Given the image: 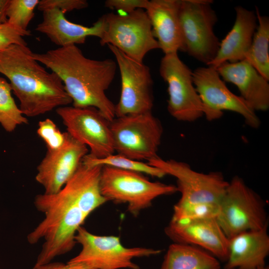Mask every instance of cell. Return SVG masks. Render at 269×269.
<instances>
[{
	"label": "cell",
	"instance_id": "30bf717a",
	"mask_svg": "<svg viewBox=\"0 0 269 269\" xmlns=\"http://www.w3.org/2000/svg\"><path fill=\"white\" fill-rule=\"evenodd\" d=\"M192 77L203 106V116L208 121L218 120L228 111L240 115L250 127H260L256 112L243 98L228 89L216 69L208 66L198 67L192 71Z\"/></svg>",
	"mask_w": 269,
	"mask_h": 269
},
{
	"label": "cell",
	"instance_id": "4fadbf2b",
	"mask_svg": "<svg viewBox=\"0 0 269 269\" xmlns=\"http://www.w3.org/2000/svg\"><path fill=\"white\" fill-rule=\"evenodd\" d=\"M107 45L115 57L121 75V91L119 101L115 105L116 117L151 112L153 80L149 68L114 46Z\"/></svg>",
	"mask_w": 269,
	"mask_h": 269
},
{
	"label": "cell",
	"instance_id": "7c38bea8",
	"mask_svg": "<svg viewBox=\"0 0 269 269\" xmlns=\"http://www.w3.org/2000/svg\"><path fill=\"white\" fill-rule=\"evenodd\" d=\"M147 163L176 179L181 197L177 203H212L219 205L229 182L218 171L204 173L193 169L187 163L164 159L158 156Z\"/></svg>",
	"mask_w": 269,
	"mask_h": 269
},
{
	"label": "cell",
	"instance_id": "5bb4252c",
	"mask_svg": "<svg viewBox=\"0 0 269 269\" xmlns=\"http://www.w3.org/2000/svg\"><path fill=\"white\" fill-rule=\"evenodd\" d=\"M56 111L67 132L89 148V155L102 158L115 153L110 122L96 108L66 106Z\"/></svg>",
	"mask_w": 269,
	"mask_h": 269
},
{
	"label": "cell",
	"instance_id": "7402d4cb",
	"mask_svg": "<svg viewBox=\"0 0 269 269\" xmlns=\"http://www.w3.org/2000/svg\"><path fill=\"white\" fill-rule=\"evenodd\" d=\"M219 260L194 246L174 243L169 246L160 269H220Z\"/></svg>",
	"mask_w": 269,
	"mask_h": 269
},
{
	"label": "cell",
	"instance_id": "52a82bcc",
	"mask_svg": "<svg viewBox=\"0 0 269 269\" xmlns=\"http://www.w3.org/2000/svg\"><path fill=\"white\" fill-rule=\"evenodd\" d=\"M115 152L136 160L157 156L163 129L152 112L115 117L110 123Z\"/></svg>",
	"mask_w": 269,
	"mask_h": 269
},
{
	"label": "cell",
	"instance_id": "83f0119b",
	"mask_svg": "<svg viewBox=\"0 0 269 269\" xmlns=\"http://www.w3.org/2000/svg\"><path fill=\"white\" fill-rule=\"evenodd\" d=\"M37 134L44 142L47 150L61 147L67 134V132H61L55 123L48 118L39 122Z\"/></svg>",
	"mask_w": 269,
	"mask_h": 269
},
{
	"label": "cell",
	"instance_id": "603a6c76",
	"mask_svg": "<svg viewBox=\"0 0 269 269\" xmlns=\"http://www.w3.org/2000/svg\"><path fill=\"white\" fill-rule=\"evenodd\" d=\"M258 26L245 60L269 81V18L262 15L257 7Z\"/></svg>",
	"mask_w": 269,
	"mask_h": 269
},
{
	"label": "cell",
	"instance_id": "1f68e13d",
	"mask_svg": "<svg viewBox=\"0 0 269 269\" xmlns=\"http://www.w3.org/2000/svg\"><path fill=\"white\" fill-rule=\"evenodd\" d=\"M33 269H95L88 266L80 264H71L67 262H49L36 267Z\"/></svg>",
	"mask_w": 269,
	"mask_h": 269
},
{
	"label": "cell",
	"instance_id": "6da1fadb",
	"mask_svg": "<svg viewBox=\"0 0 269 269\" xmlns=\"http://www.w3.org/2000/svg\"><path fill=\"white\" fill-rule=\"evenodd\" d=\"M32 56L60 78L73 106L94 107L110 122L116 117L115 105L106 94L116 75L115 61L87 58L76 45Z\"/></svg>",
	"mask_w": 269,
	"mask_h": 269
},
{
	"label": "cell",
	"instance_id": "d4e9b609",
	"mask_svg": "<svg viewBox=\"0 0 269 269\" xmlns=\"http://www.w3.org/2000/svg\"><path fill=\"white\" fill-rule=\"evenodd\" d=\"M11 91L9 83L0 77V124L7 132H12L17 126L28 122L16 104Z\"/></svg>",
	"mask_w": 269,
	"mask_h": 269
},
{
	"label": "cell",
	"instance_id": "2e32d148",
	"mask_svg": "<svg viewBox=\"0 0 269 269\" xmlns=\"http://www.w3.org/2000/svg\"><path fill=\"white\" fill-rule=\"evenodd\" d=\"M165 232L174 243L198 246L218 260H227L229 239L216 218L171 221Z\"/></svg>",
	"mask_w": 269,
	"mask_h": 269
},
{
	"label": "cell",
	"instance_id": "836d02e7",
	"mask_svg": "<svg viewBox=\"0 0 269 269\" xmlns=\"http://www.w3.org/2000/svg\"><path fill=\"white\" fill-rule=\"evenodd\" d=\"M256 269H269V267L266 265L265 266L260 267V268Z\"/></svg>",
	"mask_w": 269,
	"mask_h": 269
},
{
	"label": "cell",
	"instance_id": "cb8c5ba5",
	"mask_svg": "<svg viewBox=\"0 0 269 269\" xmlns=\"http://www.w3.org/2000/svg\"><path fill=\"white\" fill-rule=\"evenodd\" d=\"M82 163L89 166H108L162 178L166 175L161 169L141 161L131 159L119 154H112L102 158H94L87 154Z\"/></svg>",
	"mask_w": 269,
	"mask_h": 269
},
{
	"label": "cell",
	"instance_id": "484cf974",
	"mask_svg": "<svg viewBox=\"0 0 269 269\" xmlns=\"http://www.w3.org/2000/svg\"><path fill=\"white\" fill-rule=\"evenodd\" d=\"M39 2V0H8L6 10L7 22L21 30H27Z\"/></svg>",
	"mask_w": 269,
	"mask_h": 269
},
{
	"label": "cell",
	"instance_id": "277c9868",
	"mask_svg": "<svg viewBox=\"0 0 269 269\" xmlns=\"http://www.w3.org/2000/svg\"><path fill=\"white\" fill-rule=\"evenodd\" d=\"M100 186L107 201L127 204L134 215L150 207L155 198L177 192L175 185L151 181L141 173L108 166L102 167Z\"/></svg>",
	"mask_w": 269,
	"mask_h": 269
},
{
	"label": "cell",
	"instance_id": "ba28073f",
	"mask_svg": "<svg viewBox=\"0 0 269 269\" xmlns=\"http://www.w3.org/2000/svg\"><path fill=\"white\" fill-rule=\"evenodd\" d=\"M75 239L81 250L68 262L83 264L95 269H139L133 261L134 259L157 255L161 252L145 247H126L118 237L96 235L82 226Z\"/></svg>",
	"mask_w": 269,
	"mask_h": 269
},
{
	"label": "cell",
	"instance_id": "9c48e42d",
	"mask_svg": "<svg viewBox=\"0 0 269 269\" xmlns=\"http://www.w3.org/2000/svg\"><path fill=\"white\" fill-rule=\"evenodd\" d=\"M106 27L100 40L102 46L110 44L130 58L143 62L149 51L159 49L145 9L139 8L126 15H104Z\"/></svg>",
	"mask_w": 269,
	"mask_h": 269
},
{
	"label": "cell",
	"instance_id": "d6a6232c",
	"mask_svg": "<svg viewBox=\"0 0 269 269\" xmlns=\"http://www.w3.org/2000/svg\"><path fill=\"white\" fill-rule=\"evenodd\" d=\"M8 0H0V25L7 22L6 10Z\"/></svg>",
	"mask_w": 269,
	"mask_h": 269
},
{
	"label": "cell",
	"instance_id": "ac0fdd59",
	"mask_svg": "<svg viewBox=\"0 0 269 269\" xmlns=\"http://www.w3.org/2000/svg\"><path fill=\"white\" fill-rule=\"evenodd\" d=\"M65 13L56 8L43 11L42 21L35 30L45 34L59 47L83 44L88 36L102 37L106 22L103 15L92 26H86L69 21Z\"/></svg>",
	"mask_w": 269,
	"mask_h": 269
},
{
	"label": "cell",
	"instance_id": "f1b7e54d",
	"mask_svg": "<svg viewBox=\"0 0 269 269\" xmlns=\"http://www.w3.org/2000/svg\"><path fill=\"white\" fill-rule=\"evenodd\" d=\"M31 34L30 30H22L6 22L0 25V51L12 44L27 45L23 37Z\"/></svg>",
	"mask_w": 269,
	"mask_h": 269
},
{
	"label": "cell",
	"instance_id": "e0dca14e",
	"mask_svg": "<svg viewBox=\"0 0 269 269\" xmlns=\"http://www.w3.org/2000/svg\"><path fill=\"white\" fill-rule=\"evenodd\" d=\"M224 82L235 85L240 96L257 111L269 109V83L247 60L226 62L216 69Z\"/></svg>",
	"mask_w": 269,
	"mask_h": 269
},
{
	"label": "cell",
	"instance_id": "3957f363",
	"mask_svg": "<svg viewBox=\"0 0 269 269\" xmlns=\"http://www.w3.org/2000/svg\"><path fill=\"white\" fill-rule=\"evenodd\" d=\"M34 205L45 216L27 237L30 244L44 240L33 267L52 262L75 246V235L88 217L76 198L63 189L55 194L36 195Z\"/></svg>",
	"mask_w": 269,
	"mask_h": 269
},
{
	"label": "cell",
	"instance_id": "ffe728a7",
	"mask_svg": "<svg viewBox=\"0 0 269 269\" xmlns=\"http://www.w3.org/2000/svg\"><path fill=\"white\" fill-rule=\"evenodd\" d=\"M180 0H148L145 11L159 49L164 54L182 51L178 10Z\"/></svg>",
	"mask_w": 269,
	"mask_h": 269
},
{
	"label": "cell",
	"instance_id": "4dcf8cb0",
	"mask_svg": "<svg viewBox=\"0 0 269 269\" xmlns=\"http://www.w3.org/2000/svg\"><path fill=\"white\" fill-rule=\"evenodd\" d=\"M148 0H107L104 5L109 8L127 13H131L139 8L145 9Z\"/></svg>",
	"mask_w": 269,
	"mask_h": 269
},
{
	"label": "cell",
	"instance_id": "d6986e66",
	"mask_svg": "<svg viewBox=\"0 0 269 269\" xmlns=\"http://www.w3.org/2000/svg\"><path fill=\"white\" fill-rule=\"evenodd\" d=\"M236 19L231 30L220 42L214 59L207 66L216 69L226 62L244 60L250 50L258 26L256 13L243 6H236Z\"/></svg>",
	"mask_w": 269,
	"mask_h": 269
},
{
	"label": "cell",
	"instance_id": "44dd1931",
	"mask_svg": "<svg viewBox=\"0 0 269 269\" xmlns=\"http://www.w3.org/2000/svg\"><path fill=\"white\" fill-rule=\"evenodd\" d=\"M269 254L268 226L240 233L229 239L225 269H256L266 266Z\"/></svg>",
	"mask_w": 269,
	"mask_h": 269
},
{
	"label": "cell",
	"instance_id": "8fae6325",
	"mask_svg": "<svg viewBox=\"0 0 269 269\" xmlns=\"http://www.w3.org/2000/svg\"><path fill=\"white\" fill-rule=\"evenodd\" d=\"M159 72L167 85L169 114L177 121L188 123L203 117V106L193 83L192 71L177 53L164 54Z\"/></svg>",
	"mask_w": 269,
	"mask_h": 269
},
{
	"label": "cell",
	"instance_id": "9a60e30c",
	"mask_svg": "<svg viewBox=\"0 0 269 269\" xmlns=\"http://www.w3.org/2000/svg\"><path fill=\"white\" fill-rule=\"evenodd\" d=\"M88 152V148L68 133L61 147L47 150L37 166L35 175L36 181L44 189V193L52 194L58 192L76 171Z\"/></svg>",
	"mask_w": 269,
	"mask_h": 269
},
{
	"label": "cell",
	"instance_id": "4316f807",
	"mask_svg": "<svg viewBox=\"0 0 269 269\" xmlns=\"http://www.w3.org/2000/svg\"><path fill=\"white\" fill-rule=\"evenodd\" d=\"M219 210V205L212 203H194L180 204L176 203L173 208L171 221L179 222L184 220L216 218Z\"/></svg>",
	"mask_w": 269,
	"mask_h": 269
},
{
	"label": "cell",
	"instance_id": "f546056e",
	"mask_svg": "<svg viewBox=\"0 0 269 269\" xmlns=\"http://www.w3.org/2000/svg\"><path fill=\"white\" fill-rule=\"evenodd\" d=\"M86 0H41L37 5L38 10L44 11L53 8L58 9L64 13L74 10H80L88 7Z\"/></svg>",
	"mask_w": 269,
	"mask_h": 269
},
{
	"label": "cell",
	"instance_id": "7a4b0ae2",
	"mask_svg": "<svg viewBox=\"0 0 269 269\" xmlns=\"http://www.w3.org/2000/svg\"><path fill=\"white\" fill-rule=\"evenodd\" d=\"M0 73L9 80L25 116L43 115L72 102L60 78L35 60L27 45L0 51Z\"/></svg>",
	"mask_w": 269,
	"mask_h": 269
},
{
	"label": "cell",
	"instance_id": "5b68a950",
	"mask_svg": "<svg viewBox=\"0 0 269 269\" xmlns=\"http://www.w3.org/2000/svg\"><path fill=\"white\" fill-rule=\"evenodd\" d=\"M216 219L228 239L242 232L268 226L262 200L238 176L229 182Z\"/></svg>",
	"mask_w": 269,
	"mask_h": 269
},
{
	"label": "cell",
	"instance_id": "8992f818",
	"mask_svg": "<svg viewBox=\"0 0 269 269\" xmlns=\"http://www.w3.org/2000/svg\"><path fill=\"white\" fill-rule=\"evenodd\" d=\"M211 0H180L178 15L182 51L207 65L216 56L220 42L214 32L218 18Z\"/></svg>",
	"mask_w": 269,
	"mask_h": 269
}]
</instances>
